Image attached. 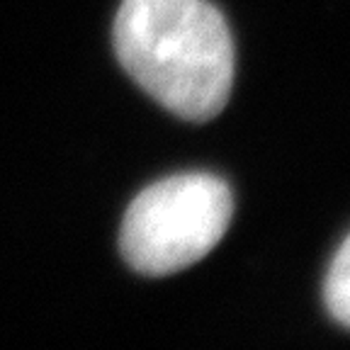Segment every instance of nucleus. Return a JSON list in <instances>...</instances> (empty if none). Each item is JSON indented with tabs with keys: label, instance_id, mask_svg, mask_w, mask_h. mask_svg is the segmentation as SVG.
I'll return each mask as SVG.
<instances>
[{
	"label": "nucleus",
	"instance_id": "nucleus-3",
	"mask_svg": "<svg viewBox=\"0 0 350 350\" xmlns=\"http://www.w3.org/2000/svg\"><path fill=\"white\" fill-rule=\"evenodd\" d=\"M323 299L331 317L340 326L350 328V236L340 243L328 268L326 282H323Z\"/></svg>",
	"mask_w": 350,
	"mask_h": 350
},
{
	"label": "nucleus",
	"instance_id": "nucleus-2",
	"mask_svg": "<svg viewBox=\"0 0 350 350\" xmlns=\"http://www.w3.org/2000/svg\"><path fill=\"white\" fill-rule=\"evenodd\" d=\"M231 217L234 195L221 178L173 175L131 200L122 221V256L142 275L180 273L217 246Z\"/></svg>",
	"mask_w": 350,
	"mask_h": 350
},
{
	"label": "nucleus",
	"instance_id": "nucleus-1",
	"mask_svg": "<svg viewBox=\"0 0 350 350\" xmlns=\"http://www.w3.org/2000/svg\"><path fill=\"white\" fill-rule=\"evenodd\" d=\"M115 51L122 68L183 120H214L229 103L234 39L207 0H122Z\"/></svg>",
	"mask_w": 350,
	"mask_h": 350
}]
</instances>
